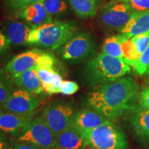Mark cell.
<instances>
[{"label":"cell","instance_id":"6da1fadb","mask_svg":"<svg viewBox=\"0 0 149 149\" xmlns=\"http://www.w3.org/2000/svg\"><path fill=\"white\" fill-rule=\"evenodd\" d=\"M139 86L132 77H121L89 94V107L109 120L120 118L137 107Z\"/></svg>","mask_w":149,"mask_h":149},{"label":"cell","instance_id":"7a4b0ae2","mask_svg":"<svg viewBox=\"0 0 149 149\" xmlns=\"http://www.w3.org/2000/svg\"><path fill=\"white\" fill-rule=\"evenodd\" d=\"M130 71L129 65L122 59L101 53L88 61L85 74L91 85L102 86L120 79Z\"/></svg>","mask_w":149,"mask_h":149},{"label":"cell","instance_id":"3957f363","mask_svg":"<svg viewBox=\"0 0 149 149\" xmlns=\"http://www.w3.org/2000/svg\"><path fill=\"white\" fill-rule=\"evenodd\" d=\"M76 30V26L70 22L53 20L31 30L29 45L55 51L60 48L75 34Z\"/></svg>","mask_w":149,"mask_h":149},{"label":"cell","instance_id":"277c9868","mask_svg":"<svg viewBox=\"0 0 149 149\" xmlns=\"http://www.w3.org/2000/svg\"><path fill=\"white\" fill-rule=\"evenodd\" d=\"M84 131L90 146L98 149H128L125 133L120 126L110 121Z\"/></svg>","mask_w":149,"mask_h":149},{"label":"cell","instance_id":"5b68a950","mask_svg":"<svg viewBox=\"0 0 149 149\" xmlns=\"http://www.w3.org/2000/svg\"><path fill=\"white\" fill-rule=\"evenodd\" d=\"M77 112L70 103L53 102L44 108L42 117L57 138L64 130L73 124Z\"/></svg>","mask_w":149,"mask_h":149},{"label":"cell","instance_id":"8992f818","mask_svg":"<svg viewBox=\"0 0 149 149\" xmlns=\"http://www.w3.org/2000/svg\"><path fill=\"white\" fill-rule=\"evenodd\" d=\"M94 39L86 32L76 33L60 48L61 59L78 63L88 59L95 51Z\"/></svg>","mask_w":149,"mask_h":149},{"label":"cell","instance_id":"52a82bcc","mask_svg":"<svg viewBox=\"0 0 149 149\" xmlns=\"http://www.w3.org/2000/svg\"><path fill=\"white\" fill-rule=\"evenodd\" d=\"M18 142H29L42 149H57L54 133L42 117L33 118L24 131L17 137Z\"/></svg>","mask_w":149,"mask_h":149},{"label":"cell","instance_id":"ba28073f","mask_svg":"<svg viewBox=\"0 0 149 149\" xmlns=\"http://www.w3.org/2000/svg\"><path fill=\"white\" fill-rule=\"evenodd\" d=\"M133 13L129 4L121 1H111L100 9L99 19L104 26L112 30L122 29Z\"/></svg>","mask_w":149,"mask_h":149},{"label":"cell","instance_id":"9c48e42d","mask_svg":"<svg viewBox=\"0 0 149 149\" xmlns=\"http://www.w3.org/2000/svg\"><path fill=\"white\" fill-rule=\"evenodd\" d=\"M40 101L36 95L19 88H15L2 106L6 111L19 115L34 113L40 107Z\"/></svg>","mask_w":149,"mask_h":149},{"label":"cell","instance_id":"30bf717a","mask_svg":"<svg viewBox=\"0 0 149 149\" xmlns=\"http://www.w3.org/2000/svg\"><path fill=\"white\" fill-rule=\"evenodd\" d=\"M35 113L19 115L4 111L0 115V131L12 136H19L34 118Z\"/></svg>","mask_w":149,"mask_h":149},{"label":"cell","instance_id":"8fae6325","mask_svg":"<svg viewBox=\"0 0 149 149\" xmlns=\"http://www.w3.org/2000/svg\"><path fill=\"white\" fill-rule=\"evenodd\" d=\"M44 52L42 50L34 48L18 54L7 63L4 68L5 72L11 74L20 73L30 69H36L39 59Z\"/></svg>","mask_w":149,"mask_h":149},{"label":"cell","instance_id":"7c38bea8","mask_svg":"<svg viewBox=\"0 0 149 149\" xmlns=\"http://www.w3.org/2000/svg\"><path fill=\"white\" fill-rule=\"evenodd\" d=\"M149 44V31L137 35L122 42L123 60L129 66H133Z\"/></svg>","mask_w":149,"mask_h":149},{"label":"cell","instance_id":"4fadbf2b","mask_svg":"<svg viewBox=\"0 0 149 149\" xmlns=\"http://www.w3.org/2000/svg\"><path fill=\"white\" fill-rule=\"evenodd\" d=\"M57 149H82L88 146L83 128L74 123L56 138Z\"/></svg>","mask_w":149,"mask_h":149},{"label":"cell","instance_id":"5bb4252c","mask_svg":"<svg viewBox=\"0 0 149 149\" xmlns=\"http://www.w3.org/2000/svg\"><path fill=\"white\" fill-rule=\"evenodd\" d=\"M17 16L20 19L26 22L33 29L37 28L53 21L44 8L42 2L28 6L17 11Z\"/></svg>","mask_w":149,"mask_h":149},{"label":"cell","instance_id":"9a60e30c","mask_svg":"<svg viewBox=\"0 0 149 149\" xmlns=\"http://www.w3.org/2000/svg\"><path fill=\"white\" fill-rule=\"evenodd\" d=\"M15 85L34 94H41L44 90L37 70L30 69L17 74H11Z\"/></svg>","mask_w":149,"mask_h":149},{"label":"cell","instance_id":"2e32d148","mask_svg":"<svg viewBox=\"0 0 149 149\" xmlns=\"http://www.w3.org/2000/svg\"><path fill=\"white\" fill-rule=\"evenodd\" d=\"M130 124L136 137L149 144V110L137 106L132 113Z\"/></svg>","mask_w":149,"mask_h":149},{"label":"cell","instance_id":"e0dca14e","mask_svg":"<svg viewBox=\"0 0 149 149\" xmlns=\"http://www.w3.org/2000/svg\"><path fill=\"white\" fill-rule=\"evenodd\" d=\"M148 31H149V12L135 11L120 32L128 39H130L133 36Z\"/></svg>","mask_w":149,"mask_h":149},{"label":"cell","instance_id":"ac0fdd59","mask_svg":"<svg viewBox=\"0 0 149 149\" xmlns=\"http://www.w3.org/2000/svg\"><path fill=\"white\" fill-rule=\"evenodd\" d=\"M33 28L21 22H13L6 26V35L11 44L17 46L29 45L30 33Z\"/></svg>","mask_w":149,"mask_h":149},{"label":"cell","instance_id":"d6986e66","mask_svg":"<svg viewBox=\"0 0 149 149\" xmlns=\"http://www.w3.org/2000/svg\"><path fill=\"white\" fill-rule=\"evenodd\" d=\"M109 121L110 120L94 110L84 109L75 113L73 123L83 129H93Z\"/></svg>","mask_w":149,"mask_h":149},{"label":"cell","instance_id":"ffe728a7","mask_svg":"<svg viewBox=\"0 0 149 149\" xmlns=\"http://www.w3.org/2000/svg\"><path fill=\"white\" fill-rule=\"evenodd\" d=\"M70 7L82 19L92 18L97 10V0H68Z\"/></svg>","mask_w":149,"mask_h":149},{"label":"cell","instance_id":"44dd1931","mask_svg":"<svg viewBox=\"0 0 149 149\" xmlns=\"http://www.w3.org/2000/svg\"><path fill=\"white\" fill-rule=\"evenodd\" d=\"M128 40L129 39L123 34L115 35L107 37L103 44L102 53L123 59L122 44Z\"/></svg>","mask_w":149,"mask_h":149},{"label":"cell","instance_id":"7402d4cb","mask_svg":"<svg viewBox=\"0 0 149 149\" xmlns=\"http://www.w3.org/2000/svg\"><path fill=\"white\" fill-rule=\"evenodd\" d=\"M13 85L10 74L6 73L4 69L0 68V106L2 107L14 91Z\"/></svg>","mask_w":149,"mask_h":149},{"label":"cell","instance_id":"603a6c76","mask_svg":"<svg viewBox=\"0 0 149 149\" xmlns=\"http://www.w3.org/2000/svg\"><path fill=\"white\" fill-rule=\"evenodd\" d=\"M42 3L51 17L63 15L68 11L66 0H44Z\"/></svg>","mask_w":149,"mask_h":149},{"label":"cell","instance_id":"cb8c5ba5","mask_svg":"<svg viewBox=\"0 0 149 149\" xmlns=\"http://www.w3.org/2000/svg\"><path fill=\"white\" fill-rule=\"evenodd\" d=\"M149 66V44L146 50L143 52L139 58L137 59V62L133 66L134 70L137 74H141L146 72Z\"/></svg>","mask_w":149,"mask_h":149},{"label":"cell","instance_id":"d4e9b609","mask_svg":"<svg viewBox=\"0 0 149 149\" xmlns=\"http://www.w3.org/2000/svg\"><path fill=\"white\" fill-rule=\"evenodd\" d=\"M55 63V58L53 55L48 52L44 51L40 56L37 62L36 69L43 68V69H54V65Z\"/></svg>","mask_w":149,"mask_h":149},{"label":"cell","instance_id":"484cf974","mask_svg":"<svg viewBox=\"0 0 149 149\" xmlns=\"http://www.w3.org/2000/svg\"><path fill=\"white\" fill-rule=\"evenodd\" d=\"M62 82V78H61V75L56 71L55 72V75H54L53 83L51 84L44 86H43V88H44V91L47 93L48 94L52 95L55 94V93H60V89Z\"/></svg>","mask_w":149,"mask_h":149},{"label":"cell","instance_id":"4316f807","mask_svg":"<svg viewBox=\"0 0 149 149\" xmlns=\"http://www.w3.org/2000/svg\"><path fill=\"white\" fill-rule=\"evenodd\" d=\"M40 79L42 81V86L51 84L54 79V75L56 72L55 69H43L39 68L37 69Z\"/></svg>","mask_w":149,"mask_h":149},{"label":"cell","instance_id":"83f0119b","mask_svg":"<svg viewBox=\"0 0 149 149\" xmlns=\"http://www.w3.org/2000/svg\"><path fill=\"white\" fill-rule=\"evenodd\" d=\"M44 0H6L7 4L15 10H19L28 6L43 2Z\"/></svg>","mask_w":149,"mask_h":149},{"label":"cell","instance_id":"f1b7e54d","mask_svg":"<svg viewBox=\"0 0 149 149\" xmlns=\"http://www.w3.org/2000/svg\"><path fill=\"white\" fill-rule=\"evenodd\" d=\"M79 90V86L72 81H63L60 93L65 95H71Z\"/></svg>","mask_w":149,"mask_h":149},{"label":"cell","instance_id":"f546056e","mask_svg":"<svg viewBox=\"0 0 149 149\" xmlns=\"http://www.w3.org/2000/svg\"><path fill=\"white\" fill-rule=\"evenodd\" d=\"M128 2L133 10L149 12V0H128Z\"/></svg>","mask_w":149,"mask_h":149},{"label":"cell","instance_id":"4dcf8cb0","mask_svg":"<svg viewBox=\"0 0 149 149\" xmlns=\"http://www.w3.org/2000/svg\"><path fill=\"white\" fill-rule=\"evenodd\" d=\"M139 106L142 109L149 110V88H146L139 93Z\"/></svg>","mask_w":149,"mask_h":149},{"label":"cell","instance_id":"1f68e13d","mask_svg":"<svg viewBox=\"0 0 149 149\" xmlns=\"http://www.w3.org/2000/svg\"><path fill=\"white\" fill-rule=\"evenodd\" d=\"M10 41L6 35L0 30V56L3 55L8 51L10 46Z\"/></svg>","mask_w":149,"mask_h":149},{"label":"cell","instance_id":"d6a6232c","mask_svg":"<svg viewBox=\"0 0 149 149\" xmlns=\"http://www.w3.org/2000/svg\"><path fill=\"white\" fill-rule=\"evenodd\" d=\"M8 149H42L36 145L29 142H18L9 146Z\"/></svg>","mask_w":149,"mask_h":149},{"label":"cell","instance_id":"836d02e7","mask_svg":"<svg viewBox=\"0 0 149 149\" xmlns=\"http://www.w3.org/2000/svg\"><path fill=\"white\" fill-rule=\"evenodd\" d=\"M9 146L6 134L0 131V149H8Z\"/></svg>","mask_w":149,"mask_h":149},{"label":"cell","instance_id":"e575fe53","mask_svg":"<svg viewBox=\"0 0 149 149\" xmlns=\"http://www.w3.org/2000/svg\"><path fill=\"white\" fill-rule=\"evenodd\" d=\"M111 1H121V2H128V0H111Z\"/></svg>","mask_w":149,"mask_h":149},{"label":"cell","instance_id":"d590c367","mask_svg":"<svg viewBox=\"0 0 149 149\" xmlns=\"http://www.w3.org/2000/svg\"><path fill=\"white\" fill-rule=\"evenodd\" d=\"M82 149H98V148H94V147H92V146H88L85 147V148H82Z\"/></svg>","mask_w":149,"mask_h":149},{"label":"cell","instance_id":"8d00e7d4","mask_svg":"<svg viewBox=\"0 0 149 149\" xmlns=\"http://www.w3.org/2000/svg\"><path fill=\"white\" fill-rule=\"evenodd\" d=\"M3 111H4V109H3V107H1V106H0V115H1V114L3 113Z\"/></svg>","mask_w":149,"mask_h":149},{"label":"cell","instance_id":"74e56055","mask_svg":"<svg viewBox=\"0 0 149 149\" xmlns=\"http://www.w3.org/2000/svg\"><path fill=\"white\" fill-rule=\"evenodd\" d=\"M146 72H147V74H148V75L149 76V66H148V69H147V71H146Z\"/></svg>","mask_w":149,"mask_h":149}]
</instances>
